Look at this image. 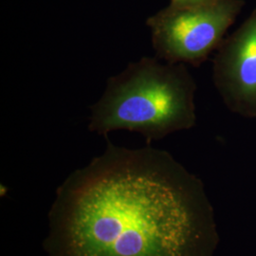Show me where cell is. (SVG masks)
<instances>
[{
	"label": "cell",
	"mask_w": 256,
	"mask_h": 256,
	"mask_svg": "<svg viewBox=\"0 0 256 256\" xmlns=\"http://www.w3.org/2000/svg\"><path fill=\"white\" fill-rule=\"evenodd\" d=\"M48 256H212L218 243L202 180L168 152L106 151L58 188Z\"/></svg>",
	"instance_id": "6da1fadb"
},
{
	"label": "cell",
	"mask_w": 256,
	"mask_h": 256,
	"mask_svg": "<svg viewBox=\"0 0 256 256\" xmlns=\"http://www.w3.org/2000/svg\"><path fill=\"white\" fill-rule=\"evenodd\" d=\"M196 84L186 64L142 57L108 79L92 108L88 129L106 136L128 130L147 144L196 126Z\"/></svg>",
	"instance_id": "7a4b0ae2"
},
{
	"label": "cell",
	"mask_w": 256,
	"mask_h": 256,
	"mask_svg": "<svg viewBox=\"0 0 256 256\" xmlns=\"http://www.w3.org/2000/svg\"><path fill=\"white\" fill-rule=\"evenodd\" d=\"M242 6L240 0L173 5L150 21L156 57L174 64L200 66L218 50Z\"/></svg>",
	"instance_id": "3957f363"
},
{
	"label": "cell",
	"mask_w": 256,
	"mask_h": 256,
	"mask_svg": "<svg viewBox=\"0 0 256 256\" xmlns=\"http://www.w3.org/2000/svg\"><path fill=\"white\" fill-rule=\"evenodd\" d=\"M212 78L232 112L256 118V10L218 48Z\"/></svg>",
	"instance_id": "277c9868"
},
{
	"label": "cell",
	"mask_w": 256,
	"mask_h": 256,
	"mask_svg": "<svg viewBox=\"0 0 256 256\" xmlns=\"http://www.w3.org/2000/svg\"><path fill=\"white\" fill-rule=\"evenodd\" d=\"M208 0H173V5L174 6H185V5H192L202 3Z\"/></svg>",
	"instance_id": "5b68a950"
}]
</instances>
